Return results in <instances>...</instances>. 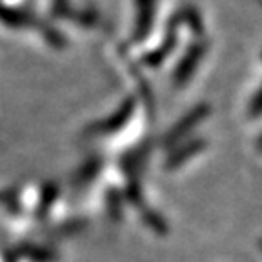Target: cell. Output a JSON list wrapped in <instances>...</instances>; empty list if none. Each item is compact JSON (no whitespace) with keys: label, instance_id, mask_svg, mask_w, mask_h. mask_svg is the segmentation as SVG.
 <instances>
[{"label":"cell","instance_id":"5","mask_svg":"<svg viewBox=\"0 0 262 262\" xmlns=\"http://www.w3.org/2000/svg\"><path fill=\"white\" fill-rule=\"evenodd\" d=\"M124 196H126V201L129 204H133L137 209H142L146 208V201H144V191H142V186H140L139 179H127V184H126V191H124Z\"/></svg>","mask_w":262,"mask_h":262},{"label":"cell","instance_id":"1","mask_svg":"<svg viewBox=\"0 0 262 262\" xmlns=\"http://www.w3.org/2000/svg\"><path fill=\"white\" fill-rule=\"evenodd\" d=\"M206 110H202V107H199V110H195L191 115H188L186 119H182L179 124H177L175 127H173L171 131H169L168 135H166V139H164V144H168V146H171V144H175L179 139H182V137L188 133L189 129H191L193 126H195L199 120L204 117Z\"/></svg>","mask_w":262,"mask_h":262},{"label":"cell","instance_id":"4","mask_svg":"<svg viewBox=\"0 0 262 262\" xmlns=\"http://www.w3.org/2000/svg\"><path fill=\"white\" fill-rule=\"evenodd\" d=\"M106 209H107V215L113 222H119L122 221V215H124V201H122V195H120L117 189H110L106 193Z\"/></svg>","mask_w":262,"mask_h":262},{"label":"cell","instance_id":"6","mask_svg":"<svg viewBox=\"0 0 262 262\" xmlns=\"http://www.w3.org/2000/svg\"><path fill=\"white\" fill-rule=\"evenodd\" d=\"M98 168H100V162L98 160H91V162H88L86 166H84V169L80 171V175H78V184H86V182H90V180H93V177L97 175Z\"/></svg>","mask_w":262,"mask_h":262},{"label":"cell","instance_id":"2","mask_svg":"<svg viewBox=\"0 0 262 262\" xmlns=\"http://www.w3.org/2000/svg\"><path fill=\"white\" fill-rule=\"evenodd\" d=\"M202 140H193V142L186 144V146L179 147V149H175V151L171 153V155L168 157V162H166V168L168 169H177L180 168L182 164L186 162L188 159H191L193 155H196V153L201 151L202 147Z\"/></svg>","mask_w":262,"mask_h":262},{"label":"cell","instance_id":"8","mask_svg":"<svg viewBox=\"0 0 262 262\" xmlns=\"http://www.w3.org/2000/svg\"><path fill=\"white\" fill-rule=\"evenodd\" d=\"M258 244H260V250H262V238H260V241H258Z\"/></svg>","mask_w":262,"mask_h":262},{"label":"cell","instance_id":"3","mask_svg":"<svg viewBox=\"0 0 262 262\" xmlns=\"http://www.w3.org/2000/svg\"><path fill=\"white\" fill-rule=\"evenodd\" d=\"M140 215H142V221L144 224L147 226V228L151 229L155 235H160V237H164V235H168L169 231V226L168 222L164 221V217L160 215V213H157L155 209L151 208H142L140 209Z\"/></svg>","mask_w":262,"mask_h":262},{"label":"cell","instance_id":"7","mask_svg":"<svg viewBox=\"0 0 262 262\" xmlns=\"http://www.w3.org/2000/svg\"><path fill=\"white\" fill-rule=\"evenodd\" d=\"M258 149L262 151V139H260V142H258Z\"/></svg>","mask_w":262,"mask_h":262}]
</instances>
